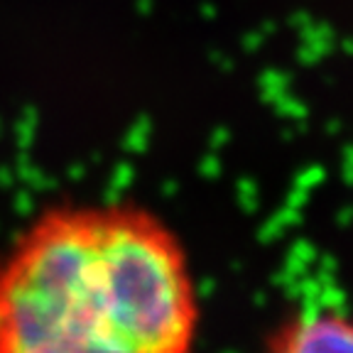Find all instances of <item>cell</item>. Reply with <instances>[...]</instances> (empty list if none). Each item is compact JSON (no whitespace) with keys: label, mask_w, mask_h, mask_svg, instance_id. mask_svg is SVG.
Returning <instances> with one entry per match:
<instances>
[{"label":"cell","mask_w":353,"mask_h":353,"mask_svg":"<svg viewBox=\"0 0 353 353\" xmlns=\"http://www.w3.org/2000/svg\"><path fill=\"white\" fill-rule=\"evenodd\" d=\"M182 241L132 201L42 211L0 258V353H194Z\"/></svg>","instance_id":"1"},{"label":"cell","mask_w":353,"mask_h":353,"mask_svg":"<svg viewBox=\"0 0 353 353\" xmlns=\"http://www.w3.org/2000/svg\"><path fill=\"white\" fill-rule=\"evenodd\" d=\"M263 353H353V309L339 304L297 309L270 331Z\"/></svg>","instance_id":"2"}]
</instances>
